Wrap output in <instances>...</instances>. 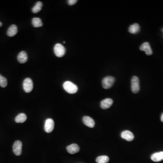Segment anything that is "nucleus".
<instances>
[{
	"instance_id": "obj_1",
	"label": "nucleus",
	"mask_w": 163,
	"mask_h": 163,
	"mask_svg": "<svg viewBox=\"0 0 163 163\" xmlns=\"http://www.w3.org/2000/svg\"><path fill=\"white\" fill-rule=\"evenodd\" d=\"M63 88L68 93L70 94L76 93L78 90L76 85L70 81L65 82L63 84Z\"/></svg>"
},
{
	"instance_id": "obj_2",
	"label": "nucleus",
	"mask_w": 163,
	"mask_h": 163,
	"mask_svg": "<svg viewBox=\"0 0 163 163\" xmlns=\"http://www.w3.org/2000/svg\"><path fill=\"white\" fill-rule=\"evenodd\" d=\"M53 50L54 53L58 57H62L65 55L66 52L65 47L60 44H56Z\"/></svg>"
},
{
	"instance_id": "obj_3",
	"label": "nucleus",
	"mask_w": 163,
	"mask_h": 163,
	"mask_svg": "<svg viewBox=\"0 0 163 163\" xmlns=\"http://www.w3.org/2000/svg\"><path fill=\"white\" fill-rule=\"evenodd\" d=\"M140 81L137 77H132L131 81V89L133 93H137L140 90Z\"/></svg>"
},
{
	"instance_id": "obj_4",
	"label": "nucleus",
	"mask_w": 163,
	"mask_h": 163,
	"mask_svg": "<svg viewBox=\"0 0 163 163\" xmlns=\"http://www.w3.org/2000/svg\"><path fill=\"white\" fill-rule=\"evenodd\" d=\"M115 81V78L113 77L108 76L104 77L102 81L103 88L106 89L110 88L113 86Z\"/></svg>"
},
{
	"instance_id": "obj_5",
	"label": "nucleus",
	"mask_w": 163,
	"mask_h": 163,
	"mask_svg": "<svg viewBox=\"0 0 163 163\" xmlns=\"http://www.w3.org/2000/svg\"><path fill=\"white\" fill-rule=\"evenodd\" d=\"M23 89L27 93H29L32 92L33 88V83L32 79L30 78H26L23 81Z\"/></svg>"
},
{
	"instance_id": "obj_6",
	"label": "nucleus",
	"mask_w": 163,
	"mask_h": 163,
	"mask_svg": "<svg viewBox=\"0 0 163 163\" xmlns=\"http://www.w3.org/2000/svg\"><path fill=\"white\" fill-rule=\"evenodd\" d=\"M22 143L20 140L15 141L13 145V151L14 154L17 156L21 155L22 153Z\"/></svg>"
},
{
	"instance_id": "obj_7",
	"label": "nucleus",
	"mask_w": 163,
	"mask_h": 163,
	"mask_svg": "<svg viewBox=\"0 0 163 163\" xmlns=\"http://www.w3.org/2000/svg\"><path fill=\"white\" fill-rule=\"evenodd\" d=\"M54 127V122L53 120L49 118L46 120L45 124V131L47 133H50L53 131Z\"/></svg>"
},
{
	"instance_id": "obj_8",
	"label": "nucleus",
	"mask_w": 163,
	"mask_h": 163,
	"mask_svg": "<svg viewBox=\"0 0 163 163\" xmlns=\"http://www.w3.org/2000/svg\"><path fill=\"white\" fill-rule=\"evenodd\" d=\"M140 49L141 51L145 52V53L147 55H151L152 54L153 52L151 48V45L148 42H145L141 45Z\"/></svg>"
},
{
	"instance_id": "obj_9",
	"label": "nucleus",
	"mask_w": 163,
	"mask_h": 163,
	"mask_svg": "<svg viewBox=\"0 0 163 163\" xmlns=\"http://www.w3.org/2000/svg\"><path fill=\"white\" fill-rule=\"evenodd\" d=\"M121 137L127 141H131L134 139V136L133 133L130 131L126 130L123 131L121 133Z\"/></svg>"
},
{
	"instance_id": "obj_10",
	"label": "nucleus",
	"mask_w": 163,
	"mask_h": 163,
	"mask_svg": "<svg viewBox=\"0 0 163 163\" xmlns=\"http://www.w3.org/2000/svg\"><path fill=\"white\" fill-rule=\"evenodd\" d=\"M67 151L70 154H76L79 152L80 151V148L79 145L76 144H73L67 147Z\"/></svg>"
},
{
	"instance_id": "obj_11",
	"label": "nucleus",
	"mask_w": 163,
	"mask_h": 163,
	"mask_svg": "<svg viewBox=\"0 0 163 163\" xmlns=\"http://www.w3.org/2000/svg\"><path fill=\"white\" fill-rule=\"evenodd\" d=\"M113 104V100L111 98H106L101 102V107L103 109H107L110 108Z\"/></svg>"
},
{
	"instance_id": "obj_12",
	"label": "nucleus",
	"mask_w": 163,
	"mask_h": 163,
	"mask_svg": "<svg viewBox=\"0 0 163 163\" xmlns=\"http://www.w3.org/2000/svg\"><path fill=\"white\" fill-rule=\"evenodd\" d=\"M83 121L84 123L86 126L90 128L94 127L95 123L93 119L88 116H85L83 117Z\"/></svg>"
},
{
	"instance_id": "obj_13",
	"label": "nucleus",
	"mask_w": 163,
	"mask_h": 163,
	"mask_svg": "<svg viewBox=\"0 0 163 163\" xmlns=\"http://www.w3.org/2000/svg\"><path fill=\"white\" fill-rule=\"evenodd\" d=\"M18 62L21 64H24L28 60V55L25 51H21L18 54L17 56Z\"/></svg>"
},
{
	"instance_id": "obj_14",
	"label": "nucleus",
	"mask_w": 163,
	"mask_h": 163,
	"mask_svg": "<svg viewBox=\"0 0 163 163\" xmlns=\"http://www.w3.org/2000/svg\"><path fill=\"white\" fill-rule=\"evenodd\" d=\"M151 159L154 162H160L163 160V152L155 153L152 155Z\"/></svg>"
},
{
	"instance_id": "obj_15",
	"label": "nucleus",
	"mask_w": 163,
	"mask_h": 163,
	"mask_svg": "<svg viewBox=\"0 0 163 163\" xmlns=\"http://www.w3.org/2000/svg\"><path fill=\"white\" fill-rule=\"evenodd\" d=\"M17 32H18V29L16 25H12L8 29L7 35L8 36L13 37L16 36Z\"/></svg>"
},
{
	"instance_id": "obj_16",
	"label": "nucleus",
	"mask_w": 163,
	"mask_h": 163,
	"mask_svg": "<svg viewBox=\"0 0 163 163\" xmlns=\"http://www.w3.org/2000/svg\"><path fill=\"white\" fill-rule=\"evenodd\" d=\"M140 30V27L137 23L132 25L129 28V32L133 34H135L139 32Z\"/></svg>"
},
{
	"instance_id": "obj_17",
	"label": "nucleus",
	"mask_w": 163,
	"mask_h": 163,
	"mask_svg": "<svg viewBox=\"0 0 163 163\" xmlns=\"http://www.w3.org/2000/svg\"><path fill=\"white\" fill-rule=\"evenodd\" d=\"M27 119V116L24 113H20L15 118V121L16 123H23Z\"/></svg>"
},
{
	"instance_id": "obj_18",
	"label": "nucleus",
	"mask_w": 163,
	"mask_h": 163,
	"mask_svg": "<svg viewBox=\"0 0 163 163\" xmlns=\"http://www.w3.org/2000/svg\"><path fill=\"white\" fill-rule=\"evenodd\" d=\"M32 23L34 27L38 28L43 26L42 21L40 18H34L32 20Z\"/></svg>"
},
{
	"instance_id": "obj_19",
	"label": "nucleus",
	"mask_w": 163,
	"mask_h": 163,
	"mask_svg": "<svg viewBox=\"0 0 163 163\" xmlns=\"http://www.w3.org/2000/svg\"><path fill=\"white\" fill-rule=\"evenodd\" d=\"M42 6H43V3L41 1H38L32 9V11L34 13H37L41 10Z\"/></svg>"
},
{
	"instance_id": "obj_20",
	"label": "nucleus",
	"mask_w": 163,
	"mask_h": 163,
	"mask_svg": "<svg viewBox=\"0 0 163 163\" xmlns=\"http://www.w3.org/2000/svg\"><path fill=\"white\" fill-rule=\"evenodd\" d=\"M109 161V158L108 156L101 155L97 158L96 161L97 163H108Z\"/></svg>"
},
{
	"instance_id": "obj_21",
	"label": "nucleus",
	"mask_w": 163,
	"mask_h": 163,
	"mask_svg": "<svg viewBox=\"0 0 163 163\" xmlns=\"http://www.w3.org/2000/svg\"><path fill=\"white\" fill-rule=\"evenodd\" d=\"M8 85V81L6 78L0 74V86L2 88H5Z\"/></svg>"
},
{
	"instance_id": "obj_22",
	"label": "nucleus",
	"mask_w": 163,
	"mask_h": 163,
	"mask_svg": "<svg viewBox=\"0 0 163 163\" xmlns=\"http://www.w3.org/2000/svg\"><path fill=\"white\" fill-rule=\"evenodd\" d=\"M77 0H69L68 1V4L70 5H73L75 4L77 2Z\"/></svg>"
},
{
	"instance_id": "obj_23",
	"label": "nucleus",
	"mask_w": 163,
	"mask_h": 163,
	"mask_svg": "<svg viewBox=\"0 0 163 163\" xmlns=\"http://www.w3.org/2000/svg\"><path fill=\"white\" fill-rule=\"evenodd\" d=\"M161 121H162V122H163V114H162V115H161Z\"/></svg>"
},
{
	"instance_id": "obj_24",
	"label": "nucleus",
	"mask_w": 163,
	"mask_h": 163,
	"mask_svg": "<svg viewBox=\"0 0 163 163\" xmlns=\"http://www.w3.org/2000/svg\"><path fill=\"white\" fill-rule=\"evenodd\" d=\"M2 25V23L1 22H0V27H1Z\"/></svg>"
},
{
	"instance_id": "obj_25",
	"label": "nucleus",
	"mask_w": 163,
	"mask_h": 163,
	"mask_svg": "<svg viewBox=\"0 0 163 163\" xmlns=\"http://www.w3.org/2000/svg\"><path fill=\"white\" fill-rule=\"evenodd\" d=\"M63 43H64H64H66V42H65V41H64V42H63Z\"/></svg>"
},
{
	"instance_id": "obj_26",
	"label": "nucleus",
	"mask_w": 163,
	"mask_h": 163,
	"mask_svg": "<svg viewBox=\"0 0 163 163\" xmlns=\"http://www.w3.org/2000/svg\"><path fill=\"white\" fill-rule=\"evenodd\" d=\"M162 31H163V29H162Z\"/></svg>"
}]
</instances>
